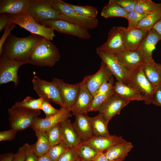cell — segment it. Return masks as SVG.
Segmentation results:
<instances>
[{"mask_svg": "<svg viewBox=\"0 0 161 161\" xmlns=\"http://www.w3.org/2000/svg\"><path fill=\"white\" fill-rule=\"evenodd\" d=\"M27 63V62L14 61L3 54L0 55V84L12 81L14 83L15 87L17 86L19 83L18 69L21 66Z\"/></svg>", "mask_w": 161, "mask_h": 161, "instance_id": "9", "label": "cell"}, {"mask_svg": "<svg viewBox=\"0 0 161 161\" xmlns=\"http://www.w3.org/2000/svg\"><path fill=\"white\" fill-rule=\"evenodd\" d=\"M123 38L126 50L137 49L143 39L148 32L143 29L135 28L127 30L125 27H118Z\"/></svg>", "mask_w": 161, "mask_h": 161, "instance_id": "18", "label": "cell"}, {"mask_svg": "<svg viewBox=\"0 0 161 161\" xmlns=\"http://www.w3.org/2000/svg\"><path fill=\"white\" fill-rule=\"evenodd\" d=\"M61 56L55 45L44 37L34 47L27 62L38 66L52 67L60 60Z\"/></svg>", "mask_w": 161, "mask_h": 161, "instance_id": "2", "label": "cell"}, {"mask_svg": "<svg viewBox=\"0 0 161 161\" xmlns=\"http://www.w3.org/2000/svg\"><path fill=\"white\" fill-rule=\"evenodd\" d=\"M41 110L44 112L45 117H47L57 113L60 109H56L50 103V102L44 100L42 105Z\"/></svg>", "mask_w": 161, "mask_h": 161, "instance_id": "42", "label": "cell"}, {"mask_svg": "<svg viewBox=\"0 0 161 161\" xmlns=\"http://www.w3.org/2000/svg\"><path fill=\"white\" fill-rule=\"evenodd\" d=\"M37 161H52L47 153L38 157Z\"/></svg>", "mask_w": 161, "mask_h": 161, "instance_id": "53", "label": "cell"}, {"mask_svg": "<svg viewBox=\"0 0 161 161\" xmlns=\"http://www.w3.org/2000/svg\"><path fill=\"white\" fill-rule=\"evenodd\" d=\"M32 82L33 89L39 97L57 104L61 107L63 106L59 89L53 81L48 82L34 76Z\"/></svg>", "mask_w": 161, "mask_h": 161, "instance_id": "7", "label": "cell"}, {"mask_svg": "<svg viewBox=\"0 0 161 161\" xmlns=\"http://www.w3.org/2000/svg\"><path fill=\"white\" fill-rule=\"evenodd\" d=\"M112 90L114 94L129 101L144 100V96L134 87L119 81L114 85Z\"/></svg>", "mask_w": 161, "mask_h": 161, "instance_id": "24", "label": "cell"}, {"mask_svg": "<svg viewBox=\"0 0 161 161\" xmlns=\"http://www.w3.org/2000/svg\"><path fill=\"white\" fill-rule=\"evenodd\" d=\"M63 141L69 148L78 147L83 142L73 127L70 120L67 119L61 123Z\"/></svg>", "mask_w": 161, "mask_h": 161, "instance_id": "25", "label": "cell"}, {"mask_svg": "<svg viewBox=\"0 0 161 161\" xmlns=\"http://www.w3.org/2000/svg\"><path fill=\"white\" fill-rule=\"evenodd\" d=\"M152 28L154 29L161 37V19L154 25Z\"/></svg>", "mask_w": 161, "mask_h": 161, "instance_id": "52", "label": "cell"}, {"mask_svg": "<svg viewBox=\"0 0 161 161\" xmlns=\"http://www.w3.org/2000/svg\"><path fill=\"white\" fill-rule=\"evenodd\" d=\"M142 70L153 89L161 83V64L155 61L145 64L143 66Z\"/></svg>", "mask_w": 161, "mask_h": 161, "instance_id": "28", "label": "cell"}, {"mask_svg": "<svg viewBox=\"0 0 161 161\" xmlns=\"http://www.w3.org/2000/svg\"><path fill=\"white\" fill-rule=\"evenodd\" d=\"M15 24H8L4 28V33L0 39V55L1 54L3 46L11 31L16 27Z\"/></svg>", "mask_w": 161, "mask_h": 161, "instance_id": "47", "label": "cell"}, {"mask_svg": "<svg viewBox=\"0 0 161 161\" xmlns=\"http://www.w3.org/2000/svg\"><path fill=\"white\" fill-rule=\"evenodd\" d=\"M122 161V160H116V161Z\"/></svg>", "mask_w": 161, "mask_h": 161, "instance_id": "55", "label": "cell"}, {"mask_svg": "<svg viewBox=\"0 0 161 161\" xmlns=\"http://www.w3.org/2000/svg\"><path fill=\"white\" fill-rule=\"evenodd\" d=\"M38 157L33 151V144H28L26 154L25 161H37Z\"/></svg>", "mask_w": 161, "mask_h": 161, "instance_id": "48", "label": "cell"}, {"mask_svg": "<svg viewBox=\"0 0 161 161\" xmlns=\"http://www.w3.org/2000/svg\"><path fill=\"white\" fill-rule=\"evenodd\" d=\"M143 66L137 67L128 72V84L134 87L144 97L145 104L152 103L153 88L147 80L142 70Z\"/></svg>", "mask_w": 161, "mask_h": 161, "instance_id": "8", "label": "cell"}, {"mask_svg": "<svg viewBox=\"0 0 161 161\" xmlns=\"http://www.w3.org/2000/svg\"><path fill=\"white\" fill-rule=\"evenodd\" d=\"M78 155L80 159L92 160L97 152L88 145L82 142L78 147Z\"/></svg>", "mask_w": 161, "mask_h": 161, "instance_id": "36", "label": "cell"}, {"mask_svg": "<svg viewBox=\"0 0 161 161\" xmlns=\"http://www.w3.org/2000/svg\"><path fill=\"white\" fill-rule=\"evenodd\" d=\"M97 54L106 64L117 81L128 84V71L114 54L96 49Z\"/></svg>", "mask_w": 161, "mask_h": 161, "instance_id": "11", "label": "cell"}, {"mask_svg": "<svg viewBox=\"0 0 161 161\" xmlns=\"http://www.w3.org/2000/svg\"><path fill=\"white\" fill-rule=\"evenodd\" d=\"M52 81L59 89L63 103V107L71 111L76 100L80 82L74 84H70L62 79L55 78H53Z\"/></svg>", "mask_w": 161, "mask_h": 161, "instance_id": "12", "label": "cell"}, {"mask_svg": "<svg viewBox=\"0 0 161 161\" xmlns=\"http://www.w3.org/2000/svg\"><path fill=\"white\" fill-rule=\"evenodd\" d=\"M114 80L113 76L109 80L104 82L100 86L97 94H104L112 90L114 85Z\"/></svg>", "mask_w": 161, "mask_h": 161, "instance_id": "46", "label": "cell"}, {"mask_svg": "<svg viewBox=\"0 0 161 161\" xmlns=\"http://www.w3.org/2000/svg\"><path fill=\"white\" fill-rule=\"evenodd\" d=\"M75 120L72 123L73 127L83 141H86L94 136L89 117L87 114L72 113Z\"/></svg>", "mask_w": 161, "mask_h": 161, "instance_id": "21", "label": "cell"}, {"mask_svg": "<svg viewBox=\"0 0 161 161\" xmlns=\"http://www.w3.org/2000/svg\"><path fill=\"white\" fill-rule=\"evenodd\" d=\"M154 3L151 0H136L134 11L140 14H147L153 11Z\"/></svg>", "mask_w": 161, "mask_h": 161, "instance_id": "38", "label": "cell"}, {"mask_svg": "<svg viewBox=\"0 0 161 161\" xmlns=\"http://www.w3.org/2000/svg\"><path fill=\"white\" fill-rule=\"evenodd\" d=\"M70 112L64 107H61L59 112L52 116L45 118L38 117L31 127L34 131L46 132L52 126L71 117L72 115Z\"/></svg>", "mask_w": 161, "mask_h": 161, "instance_id": "14", "label": "cell"}, {"mask_svg": "<svg viewBox=\"0 0 161 161\" xmlns=\"http://www.w3.org/2000/svg\"><path fill=\"white\" fill-rule=\"evenodd\" d=\"M126 141L121 136L113 135L108 137L94 136L83 142L91 147L97 152H103L116 144Z\"/></svg>", "mask_w": 161, "mask_h": 161, "instance_id": "20", "label": "cell"}, {"mask_svg": "<svg viewBox=\"0 0 161 161\" xmlns=\"http://www.w3.org/2000/svg\"><path fill=\"white\" fill-rule=\"evenodd\" d=\"M128 13L114 0H110L108 4L103 8L100 14L102 17L105 18L121 17L126 18Z\"/></svg>", "mask_w": 161, "mask_h": 161, "instance_id": "31", "label": "cell"}, {"mask_svg": "<svg viewBox=\"0 0 161 161\" xmlns=\"http://www.w3.org/2000/svg\"><path fill=\"white\" fill-rule=\"evenodd\" d=\"M37 137V141L33 144V150L38 156L47 153L50 146L46 132L38 130L34 131Z\"/></svg>", "mask_w": 161, "mask_h": 161, "instance_id": "29", "label": "cell"}, {"mask_svg": "<svg viewBox=\"0 0 161 161\" xmlns=\"http://www.w3.org/2000/svg\"><path fill=\"white\" fill-rule=\"evenodd\" d=\"M40 24L59 32L76 36L82 39H88L91 37L88 30L59 19L45 21L41 22Z\"/></svg>", "mask_w": 161, "mask_h": 161, "instance_id": "10", "label": "cell"}, {"mask_svg": "<svg viewBox=\"0 0 161 161\" xmlns=\"http://www.w3.org/2000/svg\"><path fill=\"white\" fill-rule=\"evenodd\" d=\"M161 37L154 29L148 32L141 41L137 50L142 55L145 63L148 64L154 61L152 52Z\"/></svg>", "mask_w": 161, "mask_h": 161, "instance_id": "16", "label": "cell"}, {"mask_svg": "<svg viewBox=\"0 0 161 161\" xmlns=\"http://www.w3.org/2000/svg\"><path fill=\"white\" fill-rule=\"evenodd\" d=\"M15 154L12 152H8L1 154L0 161H12Z\"/></svg>", "mask_w": 161, "mask_h": 161, "instance_id": "50", "label": "cell"}, {"mask_svg": "<svg viewBox=\"0 0 161 161\" xmlns=\"http://www.w3.org/2000/svg\"><path fill=\"white\" fill-rule=\"evenodd\" d=\"M130 102L114 93L105 102L99 111L108 123L115 115L120 114L122 109Z\"/></svg>", "mask_w": 161, "mask_h": 161, "instance_id": "13", "label": "cell"}, {"mask_svg": "<svg viewBox=\"0 0 161 161\" xmlns=\"http://www.w3.org/2000/svg\"><path fill=\"white\" fill-rule=\"evenodd\" d=\"M75 12L83 16L92 18H96L98 14L97 8L91 5H78L67 3Z\"/></svg>", "mask_w": 161, "mask_h": 161, "instance_id": "34", "label": "cell"}, {"mask_svg": "<svg viewBox=\"0 0 161 161\" xmlns=\"http://www.w3.org/2000/svg\"><path fill=\"white\" fill-rule=\"evenodd\" d=\"M44 37L31 33L27 37L19 38L10 33L3 46L1 54L16 61L28 63L29 56L34 47Z\"/></svg>", "mask_w": 161, "mask_h": 161, "instance_id": "1", "label": "cell"}, {"mask_svg": "<svg viewBox=\"0 0 161 161\" xmlns=\"http://www.w3.org/2000/svg\"><path fill=\"white\" fill-rule=\"evenodd\" d=\"M8 24H17L31 33L41 35L50 41L55 36L53 30L37 23L27 13L12 16Z\"/></svg>", "mask_w": 161, "mask_h": 161, "instance_id": "5", "label": "cell"}, {"mask_svg": "<svg viewBox=\"0 0 161 161\" xmlns=\"http://www.w3.org/2000/svg\"><path fill=\"white\" fill-rule=\"evenodd\" d=\"M78 147L74 148H69L57 161H78L80 159L78 155Z\"/></svg>", "mask_w": 161, "mask_h": 161, "instance_id": "40", "label": "cell"}, {"mask_svg": "<svg viewBox=\"0 0 161 161\" xmlns=\"http://www.w3.org/2000/svg\"><path fill=\"white\" fill-rule=\"evenodd\" d=\"M112 76V74L106 64L102 61L99 69L95 73L84 77L86 86L94 97L97 94L102 84L109 80Z\"/></svg>", "mask_w": 161, "mask_h": 161, "instance_id": "15", "label": "cell"}, {"mask_svg": "<svg viewBox=\"0 0 161 161\" xmlns=\"http://www.w3.org/2000/svg\"><path fill=\"white\" fill-rule=\"evenodd\" d=\"M44 100L41 97L34 99L27 96L22 101L15 102L13 106L34 110H41Z\"/></svg>", "mask_w": 161, "mask_h": 161, "instance_id": "32", "label": "cell"}, {"mask_svg": "<svg viewBox=\"0 0 161 161\" xmlns=\"http://www.w3.org/2000/svg\"><path fill=\"white\" fill-rule=\"evenodd\" d=\"M137 13L134 10L129 13L127 19L128 21L127 30H131L136 28L139 22L146 15Z\"/></svg>", "mask_w": 161, "mask_h": 161, "instance_id": "39", "label": "cell"}, {"mask_svg": "<svg viewBox=\"0 0 161 161\" xmlns=\"http://www.w3.org/2000/svg\"><path fill=\"white\" fill-rule=\"evenodd\" d=\"M69 148L62 141L59 143L50 147L47 153L52 161H57Z\"/></svg>", "mask_w": 161, "mask_h": 161, "instance_id": "37", "label": "cell"}, {"mask_svg": "<svg viewBox=\"0 0 161 161\" xmlns=\"http://www.w3.org/2000/svg\"><path fill=\"white\" fill-rule=\"evenodd\" d=\"M9 123L11 128L21 131L32 126L41 114L40 110H34L13 106L8 110Z\"/></svg>", "mask_w": 161, "mask_h": 161, "instance_id": "4", "label": "cell"}, {"mask_svg": "<svg viewBox=\"0 0 161 161\" xmlns=\"http://www.w3.org/2000/svg\"><path fill=\"white\" fill-rule=\"evenodd\" d=\"M113 93L112 90L104 94H97L94 97L88 112L99 111L105 102Z\"/></svg>", "mask_w": 161, "mask_h": 161, "instance_id": "35", "label": "cell"}, {"mask_svg": "<svg viewBox=\"0 0 161 161\" xmlns=\"http://www.w3.org/2000/svg\"><path fill=\"white\" fill-rule=\"evenodd\" d=\"M28 145V143H25L19 148L16 153L15 154L12 161H25Z\"/></svg>", "mask_w": 161, "mask_h": 161, "instance_id": "45", "label": "cell"}, {"mask_svg": "<svg viewBox=\"0 0 161 161\" xmlns=\"http://www.w3.org/2000/svg\"><path fill=\"white\" fill-rule=\"evenodd\" d=\"M27 13L39 24L45 21L58 19L59 16L52 6L51 0H30Z\"/></svg>", "mask_w": 161, "mask_h": 161, "instance_id": "6", "label": "cell"}, {"mask_svg": "<svg viewBox=\"0 0 161 161\" xmlns=\"http://www.w3.org/2000/svg\"><path fill=\"white\" fill-rule=\"evenodd\" d=\"M161 19V3H154V9L138 23L137 28L143 29L148 32Z\"/></svg>", "mask_w": 161, "mask_h": 161, "instance_id": "27", "label": "cell"}, {"mask_svg": "<svg viewBox=\"0 0 161 161\" xmlns=\"http://www.w3.org/2000/svg\"><path fill=\"white\" fill-rule=\"evenodd\" d=\"M97 49L114 54L126 50L118 27H113L110 30L106 41Z\"/></svg>", "mask_w": 161, "mask_h": 161, "instance_id": "17", "label": "cell"}, {"mask_svg": "<svg viewBox=\"0 0 161 161\" xmlns=\"http://www.w3.org/2000/svg\"><path fill=\"white\" fill-rule=\"evenodd\" d=\"M46 132L50 147L57 144L63 141L60 123L52 126Z\"/></svg>", "mask_w": 161, "mask_h": 161, "instance_id": "33", "label": "cell"}, {"mask_svg": "<svg viewBox=\"0 0 161 161\" xmlns=\"http://www.w3.org/2000/svg\"><path fill=\"white\" fill-rule=\"evenodd\" d=\"M152 100V103L161 106V83L153 89Z\"/></svg>", "mask_w": 161, "mask_h": 161, "instance_id": "44", "label": "cell"}, {"mask_svg": "<svg viewBox=\"0 0 161 161\" xmlns=\"http://www.w3.org/2000/svg\"><path fill=\"white\" fill-rule=\"evenodd\" d=\"M79 160L78 161H79Z\"/></svg>", "mask_w": 161, "mask_h": 161, "instance_id": "56", "label": "cell"}, {"mask_svg": "<svg viewBox=\"0 0 161 161\" xmlns=\"http://www.w3.org/2000/svg\"><path fill=\"white\" fill-rule=\"evenodd\" d=\"M30 0H0V13L12 16L27 13Z\"/></svg>", "mask_w": 161, "mask_h": 161, "instance_id": "23", "label": "cell"}, {"mask_svg": "<svg viewBox=\"0 0 161 161\" xmlns=\"http://www.w3.org/2000/svg\"><path fill=\"white\" fill-rule=\"evenodd\" d=\"M51 4L59 13V19L87 30L96 28L98 24L97 18H88L78 14L61 0H51Z\"/></svg>", "mask_w": 161, "mask_h": 161, "instance_id": "3", "label": "cell"}, {"mask_svg": "<svg viewBox=\"0 0 161 161\" xmlns=\"http://www.w3.org/2000/svg\"><path fill=\"white\" fill-rule=\"evenodd\" d=\"M133 147L131 143L126 141L113 145L104 153L109 161H123Z\"/></svg>", "mask_w": 161, "mask_h": 161, "instance_id": "26", "label": "cell"}, {"mask_svg": "<svg viewBox=\"0 0 161 161\" xmlns=\"http://www.w3.org/2000/svg\"><path fill=\"white\" fill-rule=\"evenodd\" d=\"M12 16L5 13H0V32L8 24V21Z\"/></svg>", "mask_w": 161, "mask_h": 161, "instance_id": "49", "label": "cell"}, {"mask_svg": "<svg viewBox=\"0 0 161 161\" xmlns=\"http://www.w3.org/2000/svg\"><path fill=\"white\" fill-rule=\"evenodd\" d=\"M128 72L145 64L139 51L125 50L115 54Z\"/></svg>", "mask_w": 161, "mask_h": 161, "instance_id": "22", "label": "cell"}, {"mask_svg": "<svg viewBox=\"0 0 161 161\" xmlns=\"http://www.w3.org/2000/svg\"><path fill=\"white\" fill-rule=\"evenodd\" d=\"M84 77L80 82L78 94L71 111L73 113L87 114L94 97L88 89Z\"/></svg>", "mask_w": 161, "mask_h": 161, "instance_id": "19", "label": "cell"}, {"mask_svg": "<svg viewBox=\"0 0 161 161\" xmlns=\"http://www.w3.org/2000/svg\"><path fill=\"white\" fill-rule=\"evenodd\" d=\"M79 161H92V160H87L80 159Z\"/></svg>", "mask_w": 161, "mask_h": 161, "instance_id": "54", "label": "cell"}, {"mask_svg": "<svg viewBox=\"0 0 161 161\" xmlns=\"http://www.w3.org/2000/svg\"><path fill=\"white\" fill-rule=\"evenodd\" d=\"M115 2L128 13L134 10L136 0H114Z\"/></svg>", "mask_w": 161, "mask_h": 161, "instance_id": "41", "label": "cell"}, {"mask_svg": "<svg viewBox=\"0 0 161 161\" xmlns=\"http://www.w3.org/2000/svg\"><path fill=\"white\" fill-rule=\"evenodd\" d=\"M94 136L108 137L111 135L107 128L108 123L101 114L89 117Z\"/></svg>", "mask_w": 161, "mask_h": 161, "instance_id": "30", "label": "cell"}, {"mask_svg": "<svg viewBox=\"0 0 161 161\" xmlns=\"http://www.w3.org/2000/svg\"><path fill=\"white\" fill-rule=\"evenodd\" d=\"M92 161H109L104 153L103 152H97V154Z\"/></svg>", "mask_w": 161, "mask_h": 161, "instance_id": "51", "label": "cell"}, {"mask_svg": "<svg viewBox=\"0 0 161 161\" xmlns=\"http://www.w3.org/2000/svg\"><path fill=\"white\" fill-rule=\"evenodd\" d=\"M17 131L12 128L9 130L1 131L0 141L13 140L15 138Z\"/></svg>", "mask_w": 161, "mask_h": 161, "instance_id": "43", "label": "cell"}]
</instances>
